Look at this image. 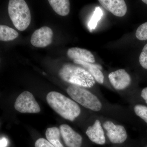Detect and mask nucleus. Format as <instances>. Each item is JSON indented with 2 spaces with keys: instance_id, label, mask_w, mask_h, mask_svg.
I'll return each instance as SVG.
<instances>
[{
  "instance_id": "nucleus-1",
  "label": "nucleus",
  "mask_w": 147,
  "mask_h": 147,
  "mask_svg": "<svg viewBox=\"0 0 147 147\" xmlns=\"http://www.w3.org/2000/svg\"><path fill=\"white\" fill-rule=\"evenodd\" d=\"M46 100L50 107L65 119L74 121L82 115V110L78 103L58 92H49Z\"/></svg>"
},
{
  "instance_id": "nucleus-2",
  "label": "nucleus",
  "mask_w": 147,
  "mask_h": 147,
  "mask_svg": "<svg viewBox=\"0 0 147 147\" xmlns=\"http://www.w3.org/2000/svg\"><path fill=\"white\" fill-rule=\"evenodd\" d=\"M59 74L64 81L72 85L85 88H91L95 85V80L88 71L71 64L64 65Z\"/></svg>"
},
{
  "instance_id": "nucleus-3",
  "label": "nucleus",
  "mask_w": 147,
  "mask_h": 147,
  "mask_svg": "<svg viewBox=\"0 0 147 147\" xmlns=\"http://www.w3.org/2000/svg\"><path fill=\"white\" fill-rule=\"evenodd\" d=\"M9 15L14 26L23 31L28 28L31 21L30 11L24 0H10L8 6Z\"/></svg>"
},
{
  "instance_id": "nucleus-4",
  "label": "nucleus",
  "mask_w": 147,
  "mask_h": 147,
  "mask_svg": "<svg viewBox=\"0 0 147 147\" xmlns=\"http://www.w3.org/2000/svg\"><path fill=\"white\" fill-rule=\"evenodd\" d=\"M100 117L106 137L110 143L121 145L128 141V132L123 123L104 116Z\"/></svg>"
},
{
  "instance_id": "nucleus-5",
  "label": "nucleus",
  "mask_w": 147,
  "mask_h": 147,
  "mask_svg": "<svg viewBox=\"0 0 147 147\" xmlns=\"http://www.w3.org/2000/svg\"><path fill=\"white\" fill-rule=\"evenodd\" d=\"M108 80L114 89L119 92L121 96L127 101L128 97L127 91L132 84L131 76L124 69H119L109 74Z\"/></svg>"
},
{
  "instance_id": "nucleus-6",
  "label": "nucleus",
  "mask_w": 147,
  "mask_h": 147,
  "mask_svg": "<svg viewBox=\"0 0 147 147\" xmlns=\"http://www.w3.org/2000/svg\"><path fill=\"white\" fill-rule=\"evenodd\" d=\"M89 123L85 131L88 138L96 144L105 145L108 140L102 125L100 116L93 113Z\"/></svg>"
},
{
  "instance_id": "nucleus-7",
  "label": "nucleus",
  "mask_w": 147,
  "mask_h": 147,
  "mask_svg": "<svg viewBox=\"0 0 147 147\" xmlns=\"http://www.w3.org/2000/svg\"><path fill=\"white\" fill-rule=\"evenodd\" d=\"M14 108L20 113H37L40 108L31 93L24 91L18 96L14 104Z\"/></svg>"
},
{
  "instance_id": "nucleus-8",
  "label": "nucleus",
  "mask_w": 147,
  "mask_h": 147,
  "mask_svg": "<svg viewBox=\"0 0 147 147\" xmlns=\"http://www.w3.org/2000/svg\"><path fill=\"white\" fill-rule=\"evenodd\" d=\"M53 32L49 27L44 26L36 30L31 36V43L36 47H45L52 42Z\"/></svg>"
},
{
  "instance_id": "nucleus-9",
  "label": "nucleus",
  "mask_w": 147,
  "mask_h": 147,
  "mask_svg": "<svg viewBox=\"0 0 147 147\" xmlns=\"http://www.w3.org/2000/svg\"><path fill=\"white\" fill-rule=\"evenodd\" d=\"M62 137L67 146L82 147L83 137L68 125L62 124L60 127Z\"/></svg>"
},
{
  "instance_id": "nucleus-10",
  "label": "nucleus",
  "mask_w": 147,
  "mask_h": 147,
  "mask_svg": "<svg viewBox=\"0 0 147 147\" xmlns=\"http://www.w3.org/2000/svg\"><path fill=\"white\" fill-rule=\"evenodd\" d=\"M98 2L115 16L123 17L126 14L127 7L123 0H99Z\"/></svg>"
},
{
  "instance_id": "nucleus-11",
  "label": "nucleus",
  "mask_w": 147,
  "mask_h": 147,
  "mask_svg": "<svg viewBox=\"0 0 147 147\" xmlns=\"http://www.w3.org/2000/svg\"><path fill=\"white\" fill-rule=\"evenodd\" d=\"M67 55L74 60H77L91 63L95 61L94 56L90 51L79 47L69 48L67 50Z\"/></svg>"
},
{
  "instance_id": "nucleus-12",
  "label": "nucleus",
  "mask_w": 147,
  "mask_h": 147,
  "mask_svg": "<svg viewBox=\"0 0 147 147\" xmlns=\"http://www.w3.org/2000/svg\"><path fill=\"white\" fill-rule=\"evenodd\" d=\"M74 62L82 66L92 74L95 81L98 84H103L105 83V76L101 71L102 67L100 65L77 60H74Z\"/></svg>"
},
{
  "instance_id": "nucleus-13",
  "label": "nucleus",
  "mask_w": 147,
  "mask_h": 147,
  "mask_svg": "<svg viewBox=\"0 0 147 147\" xmlns=\"http://www.w3.org/2000/svg\"><path fill=\"white\" fill-rule=\"evenodd\" d=\"M53 10L59 15L66 16L70 11V2L68 0H49Z\"/></svg>"
},
{
  "instance_id": "nucleus-14",
  "label": "nucleus",
  "mask_w": 147,
  "mask_h": 147,
  "mask_svg": "<svg viewBox=\"0 0 147 147\" xmlns=\"http://www.w3.org/2000/svg\"><path fill=\"white\" fill-rule=\"evenodd\" d=\"M129 108L137 119H140L147 124V106L137 102L129 104Z\"/></svg>"
},
{
  "instance_id": "nucleus-15",
  "label": "nucleus",
  "mask_w": 147,
  "mask_h": 147,
  "mask_svg": "<svg viewBox=\"0 0 147 147\" xmlns=\"http://www.w3.org/2000/svg\"><path fill=\"white\" fill-rule=\"evenodd\" d=\"M60 130L57 127H49L47 129L45 135L47 141L56 147H64L60 141Z\"/></svg>"
},
{
  "instance_id": "nucleus-16",
  "label": "nucleus",
  "mask_w": 147,
  "mask_h": 147,
  "mask_svg": "<svg viewBox=\"0 0 147 147\" xmlns=\"http://www.w3.org/2000/svg\"><path fill=\"white\" fill-rule=\"evenodd\" d=\"M18 36V32L8 26H0V40L8 41L16 39Z\"/></svg>"
},
{
  "instance_id": "nucleus-17",
  "label": "nucleus",
  "mask_w": 147,
  "mask_h": 147,
  "mask_svg": "<svg viewBox=\"0 0 147 147\" xmlns=\"http://www.w3.org/2000/svg\"><path fill=\"white\" fill-rule=\"evenodd\" d=\"M102 15L103 13L101 9L99 7H96L93 16L88 24V26L90 30H92L95 29L98 22L100 20Z\"/></svg>"
},
{
  "instance_id": "nucleus-18",
  "label": "nucleus",
  "mask_w": 147,
  "mask_h": 147,
  "mask_svg": "<svg viewBox=\"0 0 147 147\" xmlns=\"http://www.w3.org/2000/svg\"><path fill=\"white\" fill-rule=\"evenodd\" d=\"M136 36L139 40H147V22L138 27L136 32Z\"/></svg>"
},
{
  "instance_id": "nucleus-19",
  "label": "nucleus",
  "mask_w": 147,
  "mask_h": 147,
  "mask_svg": "<svg viewBox=\"0 0 147 147\" xmlns=\"http://www.w3.org/2000/svg\"><path fill=\"white\" fill-rule=\"evenodd\" d=\"M139 61L142 67L147 69V43L143 48L140 54Z\"/></svg>"
},
{
  "instance_id": "nucleus-20",
  "label": "nucleus",
  "mask_w": 147,
  "mask_h": 147,
  "mask_svg": "<svg viewBox=\"0 0 147 147\" xmlns=\"http://www.w3.org/2000/svg\"><path fill=\"white\" fill-rule=\"evenodd\" d=\"M35 147H56L47 140L43 138L37 139L35 144Z\"/></svg>"
},
{
  "instance_id": "nucleus-21",
  "label": "nucleus",
  "mask_w": 147,
  "mask_h": 147,
  "mask_svg": "<svg viewBox=\"0 0 147 147\" xmlns=\"http://www.w3.org/2000/svg\"><path fill=\"white\" fill-rule=\"evenodd\" d=\"M140 97L147 105V87L142 90L140 93Z\"/></svg>"
},
{
  "instance_id": "nucleus-22",
  "label": "nucleus",
  "mask_w": 147,
  "mask_h": 147,
  "mask_svg": "<svg viewBox=\"0 0 147 147\" xmlns=\"http://www.w3.org/2000/svg\"><path fill=\"white\" fill-rule=\"evenodd\" d=\"M8 145V141L5 137L1 139V147H6Z\"/></svg>"
},
{
  "instance_id": "nucleus-23",
  "label": "nucleus",
  "mask_w": 147,
  "mask_h": 147,
  "mask_svg": "<svg viewBox=\"0 0 147 147\" xmlns=\"http://www.w3.org/2000/svg\"><path fill=\"white\" fill-rule=\"evenodd\" d=\"M142 1L147 5V0H143V1Z\"/></svg>"
},
{
  "instance_id": "nucleus-24",
  "label": "nucleus",
  "mask_w": 147,
  "mask_h": 147,
  "mask_svg": "<svg viewBox=\"0 0 147 147\" xmlns=\"http://www.w3.org/2000/svg\"><path fill=\"white\" fill-rule=\"evenodd\" d=\"M43 74H44V75H46V74H45V73H44V72H43Z\"/></svg>"
},
{
  "instance_id": "nucleus-25",
  "label": "nucleus",
  "mask_w": 147,
  "mask_h": 147,
  "mask_svg": "<svg viewBox=\"0 0 147 147\" xmlns=\"http://www.w3.org/2000/svg\"></svg>"
}]
</instances>
